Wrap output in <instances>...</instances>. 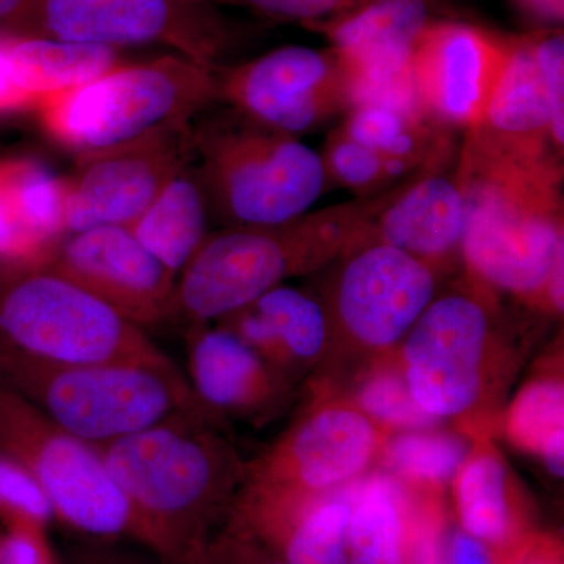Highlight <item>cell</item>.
Returning <instances> with one entry per match:
<instances>
[{
  "label": "cell",
  "instance_id": "cell-1",
  "mask_svg": "<svg viewBox=\"0 0 564 564\" xmlns=\"http://www.w3.org/2000/svg\"><path fill=\"white\" fill-rule=\"evenodd\" d=\"M137 541L161 564H198L231 516L248 464L206 413L177 415L101 447Z\"/></svg>",
  "mask_w": 564,
  "mask_h": 564
},
{
  "label": "cell",
  "instance_id": "cell-2",
  "mask_svg": "<svg viewBox=\"0 0 564 564\" xmlns=\"http://www.w3.org/2000/svg\"><path fill=\"white\" fill-rule=\"evenodd\" d=\"M455 173L466 206L467 273L481 288L541 307L564 254L562 159L518 158L466 132Z\"/></svg>",
  "mask_w": 564,
  "mask_h": 564
},
{
  "label": "cell",
  "instance_id": "cell-3",
  "mask_svg": "<svg viewBox=\"0 0 564 564\" xmlns=\"http://www.w3.org/2000/svg\"><path fill=\"white\" fill-rule=\"evenodd\" d=\"M400 184L281 225L228 226L209 234L177 276L176 314L188 325L218 322L293 276L332 265L362 242Z\"/></svg>",
  "mask_w": 564,
  "mask_h": 564
},
{
  "label": "cell",
  "instance_id": "cell-4",
  "mask_svg": "<svg viewBox=\"0 0 564 564\" xmlns=\"http://www.w3.org/2000/svg\"><path fill=\"white\" fill-rule=\"evenodd\" d=\"M0 384L99 448L177 415L204 413L176 364L52 367L0 356Z\"/></svg>",
  "mask_w": 564,
  "mask_h": 564
},
{
  "label": "cell",
  "instance_id": "cell-5",
  "mask_svg": "<svg viewBox=\"0 0 564 564\" xmlns=\"http://www.w3.org/2000/svg\"><path fill=\"white\" fill-rule=\"evenodd\" d=\"M210 215L228 226L302 217L328 191L321 152L232 109L193 128Z\"/></svg>",
  "mask_w": 564,
  "mask_h": 564
},
{
  "label": "cell",
  "instance_id": "cell-6",
  "mask_svg": "<svg viewBox=\"0 0 564 564\" xmlns=\"http://www.w3.org/2000/svg\"><path fill=\"white\" fill-rule=\"evenodd\" d=\"M220 66L166 55L115 66L41 107L44 131L66 150H106L166 126L192 122L220 101Z\"/></svg>",
  "mask_w": 564,
  "mask_h": 564
},
{
  "label": "cell",
  "instance_id": "cell-7",
  "mask_svg": "<svg viewBox=\"0 0 564 564\" xmlns=\"http://www.w3.org/2000/svg\"><path fill=\"white\" fill-rule=\"evenodd\" d=\"M0 356L52 367L176 364L143 328L50 267L0 272Z\"/></svg>",
  "mask_w": 564,
  "mask_h": 564
},
{
  "label": "cell",
  "instance_id": "cell-8",
  "mask_svg": "<svg viewBox=\"0 0 564 564\" xmlns=\"http://www.w3.org/2000/svg\"><path fill=\"white\" fill-rule=\"evenodd\" d=\"M0 445L39 481L55 521L95 543L137 541L128 500L111 477L102 451L85 443L0 384Z\"/></svg>",
  "mask_w": 564,
  "mask_h": 564
},
{
  "label": "cell",
  "instance_id": "cell-9",
  "mask_svg": "<svg viewBox=\"0 0 564 564\" xmlns=\"http://www.w3.org/2000/svg\"><path fill=\"white\" fill-rule=\"evenodd\" d=\"M7 31L111 50L165 44L210 66L236 39L214 6L192 0H31Z\"/></svg>",
  "mask_w": 564,
  "mask_h": 564
},
{
  "label": "cell",
  "instance_id": "cell-10",
  "mask_svg": "<svg viewBox=\"0 0 564 564\" xmlns=\"http://www.w3.org/2000/svg\"><path fill=\"white\" fill-rule=\"evenodd\" d=\"M494 339L484 288L434 296L399 345L400 370L423 413L441 422L474 411L484 399Z\"/></svg>",
  "mask_w": 564,
  "mask_h": 564
},
{
  "label": "cell",
  "instance_id": "cell-11",
  "mask_svg": "<svg viewBox=\"0 0 564 564\" xmlns=\"http://www.w3.org/2000/svg\"><path fill=\"white\" fill-rule=\"evenodd\" d=\"M334 263L321 302L333 340L358 350L399 348L437 295L440 274L391 245L362 240Z\"/></svg>",
  "mask_w": 564,
  "mask_h": 564
},
{
  "label": "cell",
  "instance_id": "cell-12",
  "mask_svg": "<svg viewBox=\"0 0 564 564\" xmlns=\"http://www.w3.org/2000/svg\"><path fill=\"white\" fill-rule=\"evenodd\" d=\"M445 18H456L445 0H362L306 29L325 36L336 52L351 107L395 106L414 96L415 44Z\"/></svg>",
  "mask_w": 564,
  "mask_h": 564
},
{
  "label": "cell",
  "instance_id": "cell-13",
  "mask_svg": "<svg viewBox=\"0 0 564 564\" xmlns=\"http://www.w3.org/2000/svg\"><path fill=\"white\" fill-rule=\"evenodd\" d=\"M195 161L192 122L77 155L76 169L65 177L66 232L102 226L129 228Z\"/></svg>",
  "mask_w": 564,
  "mask_h": 564
},
{
  "label": "cell",
  "instance_id": "cell-14",
  "mask_svg": "<svg viewBox=\"0 0 564 564\" xmlns=\"http://www.w3.org/2000/svg\"><path fill=\"white\" fill-rule=\"evenodd\" d=\"M389 432L347 400L314 403L261 458L245 484L293 496H323L358 481Z\"/></svg>",
  "mask_w": 564,
  "mask_h": 564
},
{
  "label": "cell",
  "instance_id": "cell-15",
  "mask_svg": "<svg viewBox=\"0 0 564 564\" xmlns=\"http://www.w3.org/2000/svg\"><path fill=\"white\" fill-rule=\"evenodd\" d=\"M220 101L259 124L299 137L347 113L336 52L285 46L218 69Z\"/></svg>",
  "mask_w": 564,
  "mask_h": 564
},
{
  "label": "cell",
  "instance_id": "cell-16",
  "mask_svg": "<svg viewBox=\"0 0 564 564\" xmlns=\"http://www.w3.org/2000/svg\"><path fill=\"white\" fill-rule=\"evenodd\" d=\"M508 35L458 18L422 33L413 79L423 110L441 128L470 131L484 120L508 57Z\"/></svg>",
  "mask_w": 564,
  "mask_h": 564
},
{
  "label": "cell",
  "instance_id": "cell-17",
  "mask_svg": "<svg viewBox=\"0 0 564 564\" xmlns=\"http://www.w3.org/2000/svg\"><path fill=\"white\" fill-rule=\"evenodd\" d=\"M47 267L140 328L176 314L177 274L124 226L69 234Z\"/></svg>",
  "mask_w": 564,
  "mask_h": 564
},
{
  "label": "cell",
  "instance_id": "cell-18",
  "mask_svg": "<svg viewBox=\"0 0 564 564\" xmlns=\"http://www.w3.org/2000/svg\"><path fill=\"white\" fill-rule=\"evenodd\" d=\"M187 381L214 421H272L291 399L292 383L225 326L188 325Z\"/></svg>",
  "mask_w": 564,
  "mask_h": 564
},
{
  "label": "cell",
  "instance_id": "cell-19",
  "mask_svg": "<svg viewBox=\"0 0 564 564\" xmlns=\"http://www.w3.org/2000/svg\"><path fill=\"white\" fill-rule=\"evenodd\" d=\"M444 169L426 170L400 184L366 240L399 248L437 274L462 261L466 206L456 173Z\"/></svg>",
  "mask_w": 564,
  "mask_h": 564
},
{
  "label": "cell",
  "instance_id": "cell-20",
  "mask_svg": "<svg viewBox=\"0 0 564 564\" xmlns=\"http://www.w3.org/2000/svg\"><path fill=\"white\" fill-rule=\"evenodd\" d=\"M118 65L111 47L0 29V117L39 111Z\"/></svg>",
  "mask_w": 564,
  "mask_h": 564
},
{
  "label": "cell",
  "instance_id": "cell-21",
  "mask_svg": "<svg viewBox=\"0 0 564 564\" xmlns=\"http://www.w3.org/2000/svg\"><path fill=\"white\" fill-rule=\"evenodd\" d=\"M65 177L32 159L0 161V272L41 269L68 232Z\"/></svg>",
  "mask_w": 564,
  "mask_h": 564
},
{
  "label": "cell",
  "instance_id": "cell-22",
  "mask_svg": "<svg viewBox=\"0 0 564 564\" xmlns=\"http://www.w3.org/2000/svg\"><path fill=\"white\" fill-rule=\"evenodd\" d=\"M218 325L231 329L291 383L333 345L325 307L311 293L278 285Z\"/></svg>",
  "mask_w": 564,
  "mask_h": 564
},
{
  "label": "cell",
  "instance_id": "cell-23",
  "mask_svg": "<svg viewBox=\"0 0 564 564\" xmlns=\"http://www.w3.org/2000/svg\"><path fill=\"white\" fill-rule=\"evenodd\" d=\"M502 76L480 124L470 129L494 150L527 159L558 158L551 135V110L538 63L533 31L508 35Z\"/></svg>",
  "mask_w": 564,
  "mask_h": 564
},
{
  "label": "cell",
  "instance_id": "cell-24",
  "mask_svg": "<svg viewBox=\"0 0 564 564\" xmlns=\"http://www.w3.org/2000/svg\"><path fill=\"white\" fill-rule=\"evenodd\" d=\"M209 203L196 166H188L129 226L170 272L181 273L207 239Z\"/></svg>",
  "mask_w": 564,
  "mask_h": 564
},
{
  "label": "cell",
  "instance_id": "cell-25",
  "mask_svg": "<svg viewBox=\"0 0 564 564\" xmlns=\"http://www.w3.org/2000/svg\"><path fill=\"white\" fill-rule=\"evenodd\" d=\"M348 564H406L411 508L391 475L373 474L348 486Z\"/></svg>",
  "mask_w": 564,
  "mask_h": 564
},
{
  "label": "cell",
  "instance_id": "cell-26",
  "mask_svg": "<svg viewBox=\"0 0 564 564\" xmlns=\"http://www.w3.org/2000/svg\"><path fill=\"white\" fill-rule=\"evenodd\" d=\"M340 129L369 150L386 158L408 159L423 170L447 165L451 158L447 129L415 111L389 106L355 107L345 113Z\"/></svg>",
  "mask_w": 564,
  "mask_h": 564
},
{
  "label": "cell",
  "instance_id": "cell-27",
  "mask_svg": "<svg viewBox=\"0 0 564 564\" xmlns=\"http://www.w3.org/2000/svg\"><path fill=\"white\" fill-rule=\"evenodd\" d=\"M456 511L464 532L502 545L514 532L510 473L492 448H474L454 478Z\"/></svg>",
  "mask_w": 564,
  "mask_h": 564
},
{
  "label": "cell",
  "instance_id": "cell-28",
  "mask_svg": "<svg viewBox=\"0 0 564 564\" xmlns=\"http://www.w3.org/2000/svg\"><path fill=\"white\" fill-rule=\"evenodd\" d=\"M505 433L519 451L540 458L552 477L563 478V378L544 375L530 380L508 406Z\"/></svg>",
  "mask_w": 564,
  "mask_h": 564
},
{
  "label": "cell",
  "instance_id": "cell-29",
  "mask_svg": "<svg viewBox=\"0 0 564 564\" xmlns=\"http://www.w3.org/2000/svg\"><path fill=\"white\" fill-rule=\"evenodd\" d=\"M473 451L467 437L433 426L389 433L380 456L397 477L437 488L454 481Z\"/></svg>",
  "mask_w": 564,
  "mask_h": 564
},
{
  "label": "cell",
  "instance_id": "cell-30",
  "mask_svg": "<svg viewBox=\"0 0 564 564\" xmlns=\"http://www.w3.org/2000/svg\"><path fill=\"white\" fill-rule=\"evenodd\" d=\"M351 402L389 433L440 425L414 402L399 364L373 367L356 388Z\"/></svg>",
  "mask_w": 564,
  "mask_h": 564
},
{
  "label": "cell",
  "instance_id": "cell-31",
  "mask_svg": "<svg viewBox=\"0 0 564 564\" xmlns=\"http://www.w3.org/2000/svg\"><path fill=\"white\" fill-rule=\"evenodd\" d=\"M329 187H343L358 196H372L395 187L389 173V159L369 150L334 129L321 152Z\"/></svg>",
  "mask_w": 564,
  "mask_h": 564
},
{
  "label": "cell",
  "instance_id": "cell-32",
  "mask_svg": "<svg viewBox=\"0 0 564 564\" xmlns=\"http://www.w3.org/2000/svg\"><path fill=\"white\" fill-rule=\"evenodd\" d=\"M52 521L54 510L39 481L0 445V525L29 522L50 529Z\"/></svg>",
  "mask_w": 564,
  "mask_h": 564
},
{
  "label": "cell",
  "instance_id": "cell-33",
  "mask_svg": "<svg viewBox=\"0 0 564 564\" xmlns=\"http://www.w3.org/2000/svg\"><path fill=\"white\" fill-rule=\"evenodd\" d=\"M534 47L549 110H551V135L556 154L564 152V32L563 29L552 31H533Z\"/></svg>",
  "mask_w": 564,
  "mask_h": 564
},
{
  "label": "cell",
  "instance_id": "cell-34",
  "mask_svg": "<svg viewBox=\"0 0 564 564\" xmlns=\"http://www.w3.org/2000/svg\"><path fill=\"white\" fill-rule=\"evenodd\" d=\"M198 564H288L258 536L228 521L210 538Z\"/></svg>",
  "mask_w": 564,
  "mask_h": 564
},
{
  "label": "cell",
  "instance_id": "cell-35",
  "mask_svg": "<svg viewBox=\"0 0 564 564\" xmlns=\"http://www.w3.org/2000/svg\"><path fill=\"white\" fill-rule=\"evenodd\" d=\"M362 0H231V6H243L278 21L299 22L303 28L329 20L352 9Z\"/></svg>",
  "mask_w": 564,
  "mask_h": 564
},
{
  "label": "cell",
  "instance_id": "cell-36",
  "mask_svg": "<svg viewBox=\"0 0 564 564\" xmlns=\"http://www.w3.org/2000/svg\"><path fill=\"white\" fill-rule=\"evenodd\" d=\"M0 564H58L46 527L29 522L2 525Z\"/></svg>",
  "mask_w": 564,
  "mask_h": 564
},
{
  "label": "cell",
  "instance_id": "cell-37",
  "mask_svg": "<svg viewBox=\"0 0 564 564\" xmlns=\"http://www.w3.org/2000/svg\"><path fill=\"white\" fill-rule=\"evenodd\" d=\"M406 564H447L445 562V533L434 513L411 518Z\"/></svg>",
  "mask_w": 564,
  "mask_h": 564
},
{
  "label": "cell",
  "instance_id": "cell-38",
  "mask_svg": "<svg viewBox=\"0 0 564 564\" xmlns=\"http://www.w3.org/2000/svg\"><path fill=\"white\" fill-rule=\"evenodd\" d=\"M530 31L563 29L564 0H510Z\"/></svg>",
  "mask_w": 564,
  "mask_h": 564
},
{
  "label": "cell",
  "instance_id": "cell-39",
  "mask_svg": "<svg viewBox=\"0 0 564 564\" xmlns=\"http://www.w3.org/2000/svg\"><path fill=\"white\" fill-rule=\"evenodd\" d=\"M445 562L447 564H496L489 545L464 532L462 527L445 536Z\"/></svg>",
  "mask_w": 564,
  "mask_h": 564
},
{
  "label": "cell",
  "instance_id": "cell-40",
  "mask_svg": "<svg viewBox=\"0 0 564 564\" xmlns=\"http://www.w3.org/2000/svg\"><path fill=\"white\" fill-rule=\"evenodd\" d=\"M74 564H151L140 556L129 554L111 543H96L87 551H80Z\"/></svg>",
  "mask_w": 564,
  "mask_h": 564
},
{
  "label": "cell",
  "instance_id": "cell-41",
  "mask_svg": "<svg viewBox=\"0 0 564 564\" xmlns=\"http://www.w3.org/2000/svg\"><path fill=\"white\" fill-rule=\"evenodd\" d=\"M31 0H0V29H13Z\"/></svg>",
  "mask_w": 564,
  "mask_h": 564
},
{
  "label": "cell",
  "instance_id": "cell-42",
  "mask_svg": "<svg viewBox=\"0 0 564 564\" xmlns=\"http://www.w3.org/2000/svg\"><path fill=\"white\" fill-rule=\"evenodd\" d=\"M519 564H562V562H560L558 555L549 549H534Z\"/></svg>",
  "mask_w": 564,
  "mask_h": 564
},
{
  "label": "cell",
  "instance_id": "cell-43",
  "mask_svg": "<svg viewBox=\"0 0 564 564\" xmlns=\"http://www.w3.org/2000/svg\"><path fill=\"white\" fill-rule=\"evenodd\" d=\"M192 2L210 3V6H218V3H225V6H231V0H192Z\"/></svg>",
  "mask_w": 564,
  "mask_h": 564
}]
</instances>
